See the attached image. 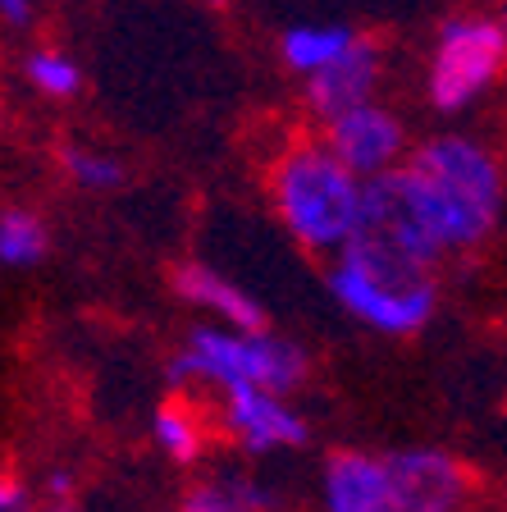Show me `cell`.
<instances>
[{"label":"cell","mask_w":507,"mask_h":512,"mask_svg":"<svg viewBox=\"0 0 507 512\" xmlns=\"http://www.w3.org/2000/svg\"><path fill=\"white\" fill-rule=\"evenodd\" d=\"M265 192L288 238L316 256L343 252L366 215V179H357L320 138L288 142L265 170Z\"/></svg>","instance_id":"cell-1"},{"label":"cell","mask_w":507,"mask_h":512,"mask_svg":"<svg viewBox=\"0 0 507 512\" xmlns=\"http://www.w3.org/2000/svg\"><path fill=\"white\" fill-rule=\"evenodd\" d=\"M407 170L421 188L444 252H476L494 238L498 220H503L507 183L503 165L485 142L466 138V133L425 138L421 147H412Z\"/></svg>","instance_id":"cell-2"},{"label":"cell","mask_w":507,"mask_h":512,"mask_svg":"<svg viewBox=\"0 0 507 512\" xmlns=\"http://www.w3.org/2000/svg\"><path fill=\"white\" fill-rule=\"evenodd\" d=\"M325 284L357 325L384 334V339H407V334L425 330L439 307V275L430 266L407 261L389 247H375L366 238H352L329 261Z\"/></svg>","instance_id":"cell-3"},{"label":"cell","mask_w":507,"mask_h":512,"mask_svg":"<svg viewBox=\"0 0 507 512\" xmlns=\"http://www.w3.org/2000/svg\"><path fill=\"white\" fill-rule=\"evenodd\" d=\"M311 375V357L302 343L279 339V334H243L229 325H197L183 339V348L169 362V380L188 389V384H206V389H270V394H293Z\"/></svg>","instance_id":"cell-4"},{"label":"cell","mask_w":507,"mask_h":512,"mask_svg":"<svg viewBox=\"0 0 507 512\" xmlns=\"http://www.w3.org/2000/svg\"><path fill=\"white\" fill-rule=\"evenodd\" d=\"M507 64V32L503 19L489 14H457L439 28L430 55V74H425V96L434 110H453L471 106L480 92L498 83Z\"/></svg>","instance_id":"cell-5"},{"label":"cell","mask_w":507,"mask_h":512,"mask_svg":"<svg viewBox=\"0 0 507 512\" xmlns=\"http://www.w3.org/2000/svg\"><path fill=\"white\" fill-rule=\"evenodd\" d=\"M320 142L366 183L398 170L402 160L412 156L407 151V124L389 106H380V101H366V106L320 124Z\"/></svg>","instance_id":"cell-6"},{"label":"cell","mask_w":507,"mask_h":512,"mask_svg":"<svg viewBox=\"0 0 507 512\" xmlns=\"http://www.w3.org/2000/svg\"><path fill=\"white\" fill-rule=\"evenodd\" d=\"M220 426L238 448H247L252 458L265 453H288L311 439L307 416L288 403V394H270V389H220Z\"/></svg>","instance_id":"cell-7"},{"label":"cell","mask_w":507,"mask_h":512,"mask_svg":"<svg viewBox=\"0 0 507 512\" xmlns=\"http://www.w3.org/2000/svg\"><path fill=\"white\" fill-rule=\"evenodd\" d=\"M389 471L402 512H466L471 490H476L471 467L457 453L430 444L389 453Z\"/></svg>","instance_id":"cell-8"},{"label":"cell","mask_w":507,"mask_h":512,"mask_svg":"<svg viewBox=\"0 0 507 512\" xmlns=\"http://www.w3.org/2000/svg\"><path fill=\"white\" fill-rule=\"evenodd\" d=\"M320 512H402L389 453L334 448L320 467Z\"/></svg>","instance_id":"cell-9"},{"label":"cell","mask_w":507,"mask_h":512,"mask_svg":"<svg viewBox=\"0 0 507 512\" xmlns=\"http://www.w3.org/2000/svg\"><path fill=\"white\" fill-rule=\"evenodd\" d=\"M380 69H384L380 42L361 32L357 46H352L343 60H334L329 69H320V74H311L307 83H302V101H307V110L320 119V124H329V119H338V115H348V110L366 106V101H375Z\"/></svg>","instance_id":"cell-10"},{"label":"cell","mask_w":507,"mask_h":512,"mask_svg":"<svg viewBox=\"0 0 507 512\" xmlns=\"http://www.w3.org/2000/svg\"><path fill=\"white\" fill-rule=\"evenodd\" d=\"M169 284H174V293H179L188 307H201L206 316H215L220 325H229V330H243V334L270 330V316H265L261 302H256L243 284H233L229 275H220L215 266L183 261V266H174Z\"/></svg>","instance_id":"cell-11"},{"label":"cell","mask_w":507,"mask_h":512,"mask_svg":"<svg viewBox=\"0 0 507 512\" xmlns=\"http://www.w3.org/2000/svg\"><path fill=\"white\" fill-rule=\"evenodd\" d=\"M361 32L357 28H343V23H297V28H288L284 37H279V60L293 69V74L311 78L320 74V69H329L334 60H343V55L357 46Z\"/></svg>","instance_id":"cell-12"},{"label":"cell","mask_w":507,"mask_h":512,"mask_svg":"<svg viewBox=\"0 0 507 512\" xmlns=\"http://www.w3.org/2000/svg\"><path fill=\"white\" fill-rule=\"evenodd\" d=\"M151 439H156V448L169 462L192 467V462L206 453V421H201V412L192 407V398L169 394L165 403L156 407V416H151Z\"/></svg>","instance_id":"cell-13"},{"label":"cell","mask_w":507,"mask_h":512,"mask_svg":"<svg viewBox=\"0 0 507 512\" xmlns=\"http://www.w3.org/2000/svg\"><path fill=\"white\" fill-rule=\"evenodd\" d=\"M46 247H51V229L32 206L0 211V266L28 270L46 256Z\"/></svg>","instance_id":"cell-14"},{"label":"cell","mask_w":507,"mask_h":512,"mask_svg":"<svg viewBox=\"0 0 507 512\" xmlns=\"http://www.w3.org/2000/svg\"><path fill=\"white\" fill-rule=\"evenodd\" d=\"M23 74H28V83L42 96H51V101H69V96L83 92V69H78V60L64 51H51V46L32 51L28 60H23Z\"/></svg>","instance_id":"cell-15"},{"label":"cell","mask_w":507,"mask_h":512,"mask_svg":"<svg viewBox=\"0 0 507 512\" xmlns=\"http://www.w3.org/2000/svg\"><path fill=\"white\" fill-rule=\"evenodd\" d=\"M60 165H64V174H69V183L83 192H115V188H124V179H128L124 160L106 156V151H92V147H64Z\"/></svg>","instance_id":"cell-16"},{"label":"cell","mask_w":507,"mask_h":512,"mask_svg":"<svg viewBox=\"0 0 507 512\" xmlns=\"http://www.w3.org/2000/svg\"><path fill=\"white\" fill-rule=\"evenodd\" d=\"M179 512H252V508L233 494L229 480H215V485H197V490H188V499L179 503Z\"/></svg>","instance_id":"cell-17"},{"label":"cell","mask_w":507,"mask_h":512,"mask_svg":"<svg viewBox=\"0 0 507 512\" xmlns=\"http://www.w3.org/2000/svg\"><path fill=\"white\" fill-rule=\"evenodd\" d=\"M23 508H28V490L14 476L0 471V512H23Z\"/></svg>","instance_id":"cell-18"},{"label":"cell","mask_w":507,"mask_h":512,"mask_svg":"<svg viewBox=\"0 0 507 512\" xmlns=\"http://www.w3.org/2000/svg\"><path fill=\"white\" fill-rule=\"evenodd\" d=\"M28 19H32V0H0V23L23 28Z\"/></svg>","instance_id":"cell-19"},{"label":"cell","mask_w":507,"mask_h":512,"mask_svg":"<svg viewBox=\"0 0 507 512\" xmlns=\"http://www.w3.org/2000/svg\"><path fill=\"white\" fill-rule=\"evenodd\" d=\"M46 494H51L55 503H64L69 494H74V476H69V471H51V480H46Z\"/></svg>","instance_id":"cell-20"},{"label":"cell","mask_w":507,"mask_h":512,"mask_svg":"<svg viewBox=\"0 0 507 512\" xmlns=\"http://www.w3.org/2000/svg\"><path fill=\"white\" fill-rule=\"evenodd\" d=\"M51 512H74V508H69V503H51Z\"/></svg>","instance_id":"cell-21"},{"label":"cell","mask_w":507,"mask_h":512,"mask_svg":"<svg viewBox=\"0 0 507 512\" xmlns=\"http://www.w3.org/2000/svg\"><path fill=\"white\" fill-rule=\"evenodd\" d=\"M201 5H229V0H201Z\"/></svg>","instance_id":"cell-22"},{"label":"cell","mask_w":507,"mask_h":512,"mask_svg":"<svg viewBox=\"0 0 507 512\" xmlns=\"http://www.w3.org/2000/svg\"><path fill=\"white\" fill-rule=\"evenodd\" d=\"M503 32H507V0H503Z\"/></svg>","instance_id":"cell-23"}]
</instances>
